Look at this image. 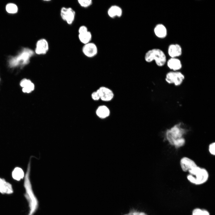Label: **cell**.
Returning <instances> with one entry per match:
<instances>
[{"label":"cell","mask_w":215,"mask_h":215,"mask_svg":"<svg viewBox=\"0 0 215 215\" xmlns=\"http://www.w3.org/2000/svg\"><path fill=\"white\" fill-rule=\"evenodd\" d=\"M34 54V52L32 49L23 48L16 55L10 58L8 61L9 66L10 68L24 66L29 63Z\"/></svg>","instance_id":"2"},{"label":"cell","mask_w":215,"mask_h":215,"mask_svg":"<svg viewBox=\"0 0 215 215\" xmlns=\"http://www.w3.org/2000/svg\"><path fill=\"white\" fill-rule=\"evenodd\" d=\"M78 2L81 7L84 8L90 6L93 3L92 0H79Z\"/></svg>","instance_id":"22"},{"label":"cell","mask_w":215,"mask_h":215,"mask_svg":"<svg viewBox=\"0 0 215 215\" xmlns=\"http://www.w3.org/2000/svg\"><path fill=\"white\" fill-rule=\"evenodd\" d=\"M96 113L99 118L105 119L109 116L110 110L106 106L102 105L98 107L96 111Z\"/></svg>","instance_id":"18"},{"label":"cell","mask_w":215,"mask_h":215,"mask_svg":"<svg viewBox=\"0 0 215 215\" xmlns=\"http://www.w3.org/2000/svg\"><path fill=\"white\" fill-rule=\"evenodd\" d=\"M88 31V28L86 26L82 25L79 28L78 30L79 34L86 32Z\"/></svg>","instance_id":"26"},{"label":"cell","mask_w":215,"mask_h":215,"mask_svg":"<svg viewBox=\"0 0 215 215\" xmlns=\"http://www.w3.org/2000/svg\"><path fill=\"white\" fill-rule=\"evenodd\" d=\"M180 124H177L168 130L166 132V137L169 143L176 148L183 146L185 143V139L182 137L184 130L181 128Z\"/></svg>","instance_id":"3"},{"label":"cell","mask_w":215,"mask_h":215,"mask_svg":"<svg viewBox=\"0 0 215 215\" xmlns=\"http://www.w3.org/2000/svg\"><path fill=\"white\" fill-rule=\"evenodd\" d=\"M203 210V215H210V213L209 212L206 210L204 209Z\"/></svg>","instance_id":"28"},{"label":"cell","mask_w":215,"mask_h":215,"mask_svg":"<svg viewBox=\"0 0 215 215\" xmlns=\"http://www.w3.org/2000/svg\"><path fill=\"white\" fill-rule=\"evenodd\" d=\"M49 45L47 41L44 39L39 40L36 44L35 52L38 55H44L48 51Z\"/></svg>","instance_id":"10"},{"label":"cell","mask_w":215,"mask_h":215,"mask_svg":"<svg viewBox=\"0 0 215 215\" xmlns=\"http://www.w3.org/2000/svg\"><path fill=\"white\" fill-rule=\"evenodd\" d=\"M107 13L108 16L111 18H119L122 16L123 11L120 7L114 5H112L108 9Z\"/></svg>","instance_id":"16"},{"label":"cell","mask_w":215,"mask_h":215,"mask_svg":"<svg viewBox=\"0 0 215 215\" xmlns=\"http://www.w3.org/2000/svg\"><path fill=\"white\" fill-rule=\"evenodd\" d=\"M24 174L23 170L19 167H16L13 170L12 173L13 179L16 181H19L24 177Z\"/></svg>","instance_id":"19"},{"label":"cell","mask_w":215,"mask_h":215,"mask_svg":"<svg viewBox=\"0 0 215 215\" xmlns=\"http://www.w3.org/2000/svg\"><path fill=\"white\" fill-rule=\"evenodd\" d=\"M60 15L62 19L69 25L74 22L76 16L75 11L71 7H62L60 10Z\"/></svg>","instance_id":"7"},{"label":"cell","mask_w":215,"mask_h":215,"mask_svg":"<svg viewBox=\"0 0 215 215\" xmlns=\"http://www.w3.org/2000/svg\"><path fill=\"white\" fill-rule=\"evenodd\" d=\"M168 53L171 58H177L182 55V47L178 44H171L168 47Z\"/></svg>","instance_id":"12"},{"label":"cell","mask_w":215,"mask_h":215,"mask_svg":"<svg viewBox=\"0 0 215 215\" xmlns=\"http://www.w3.org/2000/svg\"><path fill=\"white\" fill-rule=\"evenodd\" d=\"M129 215H147L144 212H139L135 211H132L128 214Z\"/></svg>","instance_id":"27"},{"label":"cell","mask_w":215,"mask_h":215,"mask_svg":"<svg viewBox=\"0 0 215 215\" xmlns=\"http://www.w3.org/2000/svg\"><path fill=\"white\" fill-rule=\"evenodd\" d=\"M78 37L80 41L85 44L91 42L92 35L91 32L88 30L86 32L79 34Z\"/></svg>","instance_id":"20"},{"label":"cell","mask_w":215,"mask_h":215,"mask_svg":"<svg viewBox=\"0 0 215 215\" xmlns=\"http://www.w3.org/2000/svg\"><path fill=\"white\" fill-rule=\"evenodd\" d=\"M99 94L100 99L105 102L111 100L114 97V94L110 89L105 86L100 87L97 90Z\"/></svg>","instance_id":"9"},{"label":"cell","mask_w":215,"mask_h":215,"mask_svg":"<svg viewBox=\"0 0 215 215\" xmlns=\"http://www.w3.org/2000/svg\"><path fill=\"white\" fill-rule=\"evenodd\" d=\"M20 85L22 87V91L24 93H30L34 89L33 83L29 79H22L20 82Z\"/></svg>","instance_id":"17"},{"label":"cell","mask_w":215,"mask_h":215,"mask_svg":"<svg viewBox=\"0 0 215 215\" xmlns=\"http://www.w3.org/2000/svg\"><path fill=\"white\" fill-rule=\"evenodd\" d=\"M191 215H203V210L199 208H196L193 210Z\"/></svg>","instance_id":"23"},{"label":"cell","mask_w":215,"mask_h":215,"mask_svg":"<svg viewBox=\"0 0 215 215\" xmlns=\"http://www.w3.org/2000/svg\"><path fill=\"white\" fill-rule=\"evenodd\" d=\"M91 97L92 99L94 100H98L100 99V96L97 90L92 93L91 94Z\"/></svg>","instance_id":"25"},{"label":"cell","mask_w":215,"mask_h":215,"mask_svg":"<svg viewBox=\"0 0 215 215\" xmlns=\"http://www.w3.org/2000/svg\"></svg>","instance_id":"30"},{"label":"cell","mask_w":215,"mask_h":215,"mask_svg":"<svg viewBox=\"0 0 215 215\" xmlns=\"http://www.w3.org/2000/svg\"><path fill=\"white\" fill-rule=\"evenodd\" d=\"M153 31L156 36L159 38H165L167 35V29L162 24L159 23L156 24L154 28Z\"/></svg>","instance_id":"15"},{"label":"cell","mask_w":215,"mask_h":215,"mask_svg":"<svg viewBox=\"0 0 215 215\" xmlns=\"http://www.w3.org/2000/svg\"><path fill=\"white\" fill-rule=\"evenodd\" d=\"M166 63L168 68L172 71H179L182 67L181 62L177 58H171Z\"/></svg>","instance_id":"13"},{"label":"cell","mask_w":215,"mask_h":215,"mask_svg":"<svg viewBox=\"0 0 215 215\" xmlns=\"http://www.w3.org/2000/svg\"><path fill=\"white\" fill-rule=\"evenodd\" d=\"M82 50L83 54L88 58H92L95 56L98 52V47L96 45L92 42L84 44Z\"/></svg>","instance_id":"8"},{"label":"cell","mask_w":215,"mask_h":215,"mask_svg":"<svg viewBox=\"0 0 215 215\" xmlns=\"http://www.w3.org/2000/svg\"><path fill=\"white\" fill-rule=\"evenodd\" d=\"M31 158L30 159L27 165L24 182V186L25 190L24 195L29 207V211L27 215H34L39 207V201L34 192L30 178Z\"/></svg>","instance_id":"1"},{"label":"cell","mask_w":215,"mask_h":215,"mask_svg":"<svg viewBox=\"0 0 215 215\" xmlns=\"http://www.w3.org/2000/svg\"><path fill=\"white\" fill-rule=\"evenodd\" d=\"M145 61L148 63L154 61L156 65L159 67L164 66L167 62L165 54L159 48H153L148 50L144 56Z\"/></svg>","instance_id":"5"},{"label":"cell","mask_w":215,"mask_h":215,"mask_svg":"<svg viewBox=\"0 0 215 215\" xmlns=\"http://www.w3.org/2000/svg\"><path fill=\"white\" fill-rule=\"evenodd\" d=\"M13 192L12 185L4 178L0 177V193L2 194H10Z\"/></svg>","instance_id":"14"},{"label":"cell","mask_w":215,"mask_h":215,"mask_svg":"<svg viewBox=\"0 0 215 215\" xmlns=\"http://www.w3.org/2000/svg\"><path fill=\"white\" fill-rule=\"evenodd\" d=\"M128 215V214H125V215Z\"/></svg>","instance_id":"29"},{"label":"cell","mask_w":215,"mask_h":215,"mask_svg":"<svg viewBox=\"0 0 215 215\" xmlns=\"http://www.w3.org/2000/svg\"><path fill=\"white\" fill-rule=\"evenodd\" d=\"M180 165L184 172L188 171L189 170L197 166L193 160L187 157H183L181 159Z\"/></svg>","instance_id":"11"},{"label":"cell","mask_w":215,"mask_h":215,"mask_svg":"<svg viewBox=\"0 0 215 215\" xmlns=\"http://www.w3.org/2000/svg\"><path fill=\"white\" fill-rule=\"evenodd\" d=\"M6 10L8 13L14 14L17 12L18 8L16 4L13 3H9L6 6Z\"/></svg>","instance_id":"21"},{"label":"cell","mask_w":215,"mask_h":215,"mask_svg":"<svg viewBox=\"0 0 215 215\" xmlns=\"http://www.w3.org/2000/svg\"><path fill=\"white\" fill-rule=\"evenodd\" d=\"M185 79V76L181 72L171 71L167 73L165 79L168 83L177 86L182 84Z\"/></svg>","instance_id":"6"},{"label":"cell","mask_w":215,"mask_h":215,"mask_svg":"<svg viewBox=\"0 0 215 215\" xmlns=\"http://www.w3.org/2000/svg\"><path fill=\"white\" fill-rule=\"evenodd\" d=\"M189 174L187 176V179L191 183L196 185L205 183L208 180L209 174L204 168L198 166L189 170Z\"/></svg>","instance_id":"4"},{"label":"cell","mask_w":215,"mask_h":215,"mask_svg":"<svg viewBox=\"0 0 215 215\" xmlns=\"http://www.w3.org/2000/svg\"><path fill=\"white\" fill-rule=\"evenodd\" d=\"M215 143L213 142L210 144L209 146V151L211 154L215 155Z\"/></svg>","instance_id":"24"}]
</instances>
